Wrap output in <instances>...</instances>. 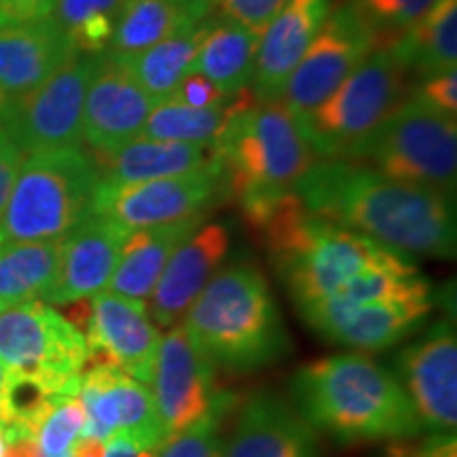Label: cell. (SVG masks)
Here are the masks:
<instances>
[{"instance_id": "obj_1", "label": "cell", "mask_w": 457, "mask_h": 457, "mask_svg": "<svg viewBox=\"0 0 457 457\" xmlns=\"http://www.w3.org/2000/svg\"><path fill=\"white\" fill-rule=\"evenodd\" d=\"M293 193L312 214L396 254L455 256V205L443 191L392 180L350 159H322L305 171Z\"/></svg>"}, {"instance_id": "obj_2", "label": "cell", "mask_w": 457, "mask_h": 457, "mask_svg": "<svg viewBox=\"0 0 457 457\" xmlns=\"http://www.w3.org/2000/svg\"><path fill=\"white\" fill-rule=\"evenodd\" d=\"M212 151L227 195L250 225H261L318 162L301 125L282 100L259 102L242 89L227 102Z\"/></svg>"}, {"instance_id": "obj_3", "label": "cell", "mask_w": 457, "mask_h": 457, "mask_svg": "<svg viewBox=\"0 0 457 457\" xmlns=\"http://www.w3.org/2000/svg\"><path fill=\"white\" fill-rule=\"evenodd\" d=\"M290 398L313 430L339 443L409 441L424 432L398 377L362 353L305 364L290 381Z\"/></svg>"}, {"instance_id": "obj_4", "label": "cell", "mask_w": 457, "mask_h": 457, "mask_svg": "<svg viewBox=\"0 0 457 457\" xmlns=\"http://www.w3.org/2000/svg\"><path fill=\"white\" fill-rule=\"evenodd\" d=\"M185 328L219 367L248 373L278 362L290 350L276 296L262 273L236 262L219 270L193 301Z\"/></svg>"}, {"instance_id": "obj_5", "label": "cell", "mask_w": 457, "mask_h": 457, "mask_svg": "<svg viewBox=\"0 0 457 457\" xmlns=\"http://www.w3.org/2000/svg\"><path fill=\"white\" fill-rule=\"evenodd\" d=\"M254 228L296 310L330 299L392 253L373 239L312 214L295 193L286 195Z\"/></svg>"}, {"instance_id": "obj_6", "label": "cell", "mask_w": 457, "mask_h": 457, "mask_svg": "<svg viewBox=\"0 0 457 457\" xmlns=\"http://www.w3.org/2000/svg\"><path fill=\"white\" fill-rule=\"evenodd\" d=\"M100 174L79 148L26 157L0 216V244L62 239L94 216Z\"/></svg>"}, {"instance_id": "obj_7", "label": "cell", "mask_w": 457, "mask_h": 457, "mask_svg": "<svg viewBox=\"0 0 457 457\" xmlns=\"http://www.w3.org/2000/svg\"><path fill=\"white\" fill-rule=\"evenodd\" d=\"M350 162L370 163L387 179L443 191L457 180V121L413 94L353 148Z\"/></svg>"}, {"instance_id": "obj_8", "label": "cell", "mask_w": 457, "mask_h": 457, "mask_svg": "<svg viewBox=\"0 0 457 457\" xmlns=\"http://www.w3.org/2000/svg\"><path fill=\"white\" fill-rule=\"evenodd\" d=\"M404 66L390 47H377L322 104L301 119L318 159H347L403 102Z\"/></svg>"}, {"instance_id": "obj_9", "label": "cell", "mask_w": 457, "mask_h": 457, "mask_svg": "<svg viewBox=\"0 0 457 457\" xmlns=\"http://www.w3.org/2000/svg\"><path fill=\"white\" fill-rule=\"evenodd\" d=\"M228 199L219 159L191 174L170 179L125 182H100L96 191L94 216L121 227L123 231L171 225L205 216L214 204Z\"/></svg>"}, {"instance_id": "obj_10", "label": "cell", "mask_w": 457, "mask_h": 457, "mask_svg": "<svg viewBox=\"0 0 457 457\" xmlns=\"http://www.w3.org/2000/svg\"><path fill=\"white\" fill-rule=\"evenodd\" d=\"M96 57L79 54L54 77L4 108L3 129L26 157L81 146L85 94Z\"/></svg>"}, {"instance_id": "obj_11", "label": "cell", "mask_w": 457, "mask_h": 457, "mask_svg": "<svg viewBox=\"0 0 457 457\" xmlns=\"http://www.w3.org/2000/svg\"><path fill=\"white\" fill-rule=\"evenodd\" d=\"M0 364L79 384L87 367V341L47 303H20L0 312Z\"/></svg>"}, {"instance_id": "obj_12", "label": "cell", "mask_w": 457, "mask_h": 457, "mask_svg": "<svg viewBox=\"0 0 457 457\" xmlns=\"http://www.w3.org/2000/svg\"><path fill=\"white\" fill-rule=\"evenodd\" d=\"M151 386L165 443L199 424L212 411H231L236 403L216 384V364L191 339L185 324H176L162 337Z\"/></svg>"}, {"instance_id": "obj_13", "label": "cell", "mask_w": 457, "mask_h": 457, "mask_svg": "<svg viewBox=\"0 0 457 457\" xmlns=\"http://www.w3.org/2000/svg\"><path fill=\"white\" fill-rule=\"evenodd\" d=\"M375 49V34L352 0L333 11L286 81L282 102L296 121L333 96Z\"/></svg>"}, {"instance_id": "obj_14", "label": "cell", "mask_w": 457, "mask_h": 457, "mask_svg": "<svg viewBox=\"0 0 457 457\" xmlns=\"http://www.w3.org/2000/svg\"><path fill=\"white\" fill-rule=\"evenodd\" d=\"M89 299L87 305H83V322H79V330L87 341L89 367L111 364L140 384H151L162 333L148 316L146 303L111 290H102Z\"/></svg>"}, {"instance_id": "obj_15", "label": "cell", "mask_w": 457, "mask_h": 457, "mask_svg": "<svg viewBox=\"0 0 457 457\" xmlns=\"http://www.w3.org/2000/svg\"><path fill=\"white\" fill-rule=\"evenodd\" d=\"M79 400L85 409L81 436L106 443L114 434H128L151 449L165 445L155 398L145 384L111 364H94L81 375Z\"/></svg>"}, {"instance_id": "obj_16", "label": "cell", "mask_w": 457, "mask_h": 457, "mask_svg": "<svg viewBox=\"0 0 457 457\" xmlns=\"http://www.w3.org/2000/svg\"><path fill=\"white\" fill-rule=\"evenodd\" d=\"M396 377L413 403L424 430L455 434L457 339L451 320H441L396 358Z\"/></svg>"}, {"instance_id": "obj_17", "label": "cell", "mask_w": 457, "mask_h": 457, "mask_svg": "<svg viewBox=\"0 0 457 457\" xmlns=\"http://www.w3.org/2000/svg\"><path fill=\"white\" fill-rule=\"evenodd\" d=\"M155 104L121 57L98 54L85 94L83 142L91 151H112L140 138Z\"/></svg>"}, {"instance_id": "obj_18", "label": "cell", "mask_w": 457, "mask_h": 457, "mask_svg": "<svg viewBox=\"0 0 457 457\" xmlns=\"http://www.w3.org/2000/svg\"><path fill=\"white\" fill-rule=\"evenodd\" d=\"M430 301H379L350 305L324 299L299 307L310 327L339 345L381 352L407 339L432 312Z\"/></svg>"}, {"instance_id": "obj_19", "label": "cell", "mask_w": 457, "mask_h": 457, "mask_svg": "<svg viewBox=\"0 0 457 457\" xmlns=\"http://www.w3.org/2000/svg\"><path fill=\"white\" fill-rule=\"evenodd\" d=\"M228 245L231 233L222 222H202L179 245L146 303L148 316L157 328H171L185 320L188 307L219 271Z\"/></svg>"}, {"instance_id": "obj_20", "label": "cell", "mask_w": 457, "mask_h": 457, "mask_svg": "<svg viewBox=\"0 0 457 457\" xmlns=\"http://www.w3.org/2000/svg\"><path fill=\"white\" fill-rule=\"evenodd\" d=\"M128 231L112 222L89 216L62 237L60 267L43 296L47 305H71L108 288Z\"/></svg>"}, {"instance_id": "obj_21", "label": "cell", "mask_w": 457, "mask_h": 457, "mask_svg": "<svg viewBox=\"0 0 457 457\" xmlns=\"http://www.w3.org/2000/svg\"><path fill=\"white\" fill-rule=\"evenodd\" d=\"M333 9V0H286L282 11L262 32L254 64V98L282 100L286 81L310 49Z\"/></svg>"}, {"instance_id": "obj_22", "label": "cell", "mask_w": 457, "mask_h": 457, "mask_svg": "<svg viewBox=\"0 0 457 457\" xmlns=\"http://www.w3.org/2000/svg\"><path fill=\"white\" fill-rule=\"evenodd\" d=\"M79 55L54 17L0 26V96L13 102Z\"/></svg>"}, {"instance_id": "obj_23", "label": "cell", "mask_w": 457, "mask_h": 457, "mask_svg": "<svg viewBox=\"0 0 457 457\" xmlns=\"http://www.w3.org/2000/svg\"><path fill=\"white\" fill-rule=\"evenodd\" d=\"M225 457H322L316 432L290 403L271 392L248 398L239 411Z\"/></svg>"}, {"instance_id": "obj_24", "label": "cell", "mask_w": 457, "mask_h": 457, "mask_svg": "<svg viewBox=\"0 0 457 457\" xmlns=\"http://www.w3.org/2000/svg\"><path fill=\"white\" fill-rule=\"evenodd\" d=\"M100 182L125 185L191 174L214 162L212 145L136 138L112 151H91Z\"/></svg>"}, {"instance_id": "obj_25", "label": "cell", "mask_w": 457, "mask_h": 457, "mask_svg": "<svg viewBox=\"0 0 457 457\" xmlns=\"http://www.w3.org/2000/svg\"><path fill=\"white\" fill-rule=\"evenodd\" d=\"M205 216H197V219L171 222V225L129 231L121 245V254H119L111 282H108V290L146 303L171 254L202 225Z\"/></svg>"}, {"instance_id": "obj_26", "label": "cell", "mask_w": 457, "mask_h": 457, "mask_svg": "<svg viewBox=\"0 0 457 457\" xmlns=\"http://www.w3.org/2000/svg\"><path fill=\"white\" fill-rule=\"evenodd\" d=\"M212 13V0H128L119 13L108 51L140 54L191 30Z\"/></svg>"}, {"instance_id": "obj_27", "label": "cell", "mask_w": 457, "mask_h": 457, "mask_svg": "<svg viewBox=\"0 0 457 457\" xmlns=\"http://www.w3.org/2000/svg\"><path fill=\"white\" fill-rule=\"evenodd\" d=\"M259 43L261 37L237 21L222 15L208 17L191 72L204 74L225 98H231L253 83Z\"/></svg>"}, {"instance_id": "obj_28", "label": "cell", "mask_w": 457, "mask_h": 457, "mask_svg": "<svg viewBox=\"0 0 457 457\" xmlns=\"http://www.w3.org/2000/svg\"><path fill=\"white\" fill-rule=\"evenodd\" d=\"M387 47L404 71H413L424 79L453 71L457 62V0H436L428 13Z\"/></svg>"}, {"instance_id": "obj_29", "label": "cell", "mask_w": 457, "mask_h": 457, "mask_svg": "<svg viewBox=\"0 0 457 457\" xmlns=\"http://www.w3.org/2000/svg\"><path fill=\"white\" fill-rule=\"evenodd\" d=\"M62 239L0 244V307L43 301L60 267Z\"/></svg>"}, {"instance_id": "obj_30", "label": "cell", "mask_w": 457, "mask_h": 457, "mask_svg": "<svg viewBox=\"0 0 457 457\" xmlns=\"http://www.w3.org/2000/svg\"><path fill=\"white\" fill-rule=\"evenodd\" d=\"M79 384H64L38 373L7 370L0 387V424L9 438H34L38 426L62 398L77 396Z\"/></svg>"}, {"instance_id": "obj_31", "label": "cell", "mask_w": 457, "mask_h": 457, "mask_svg": "<svg viewBox=\"0 0 457 457\" xmlns=\"http://www.w3.org/2000/svg\"><path fill=\"white\" fill-rule=\"evenodd\" d=\"M205 28H208V17L202 24L179 34V37L153 45L140 54L119 57L134 74L136 81L142 85V89L159 104V102L170 100L182 79L191 74L199 45L205 37Z\"/></svg>"}, {"instance_id": "obj_32", "label": "cell", "mask_w": 457, "mask_h": 457, "mask_svg": "<svg viewBox=\"0 0 457 457\" xmlns=\"http://www.w3.org/2000/svg\"><path fill=\"white\" fill-rule=\"evenodd\" d=\"M128 0H55L51 17L83 55L104 54L111 47L119 13Z\"/></svg>"}, {"instance_id": "obj_33", "label": "cell", "mask_w": 457, "mask_h": 457, "mask_svg": "<svg viewBox=\"0 0 457 457\" xmlns=\"http://www.w3.org/2000/svg\"><path fill=\"white\" fill-rule=\"evenodd\" d=\"M227 102L208 108H193L174 100L159 102L148 114L140 136L151 140L212 145L216 131L225 119Z\"/></svg>"}, {"instance_id": "obj_34", "label": "cell", "mask_w": 457, "mask_h": 457, "mask_svg": "<svg viewBox=\"0 0 457 457\" xmlns=\"http://www.w3.org/2000/svg\"><path fill=\"white\" fill-rule=\"evenodd\" d=\"M377 38V47H387L428 13L436 0H352Z\"/></svg>"}, {"instance_id": "obj_35", "label": "cell", "mask_w": 457, "mask_h": 457, "mask_svg": "<svg viewBox=\"0 0 457 457\" xmlns=\"http://www.w3.org/2000/svg\"><path fill=\"white\" fill-rule=\"evenodd\" d=\"M85 428V409L77 396L62 398L38 426L34 441L45 457H71Z\"/></svg>"}, {"instance_id": "obj_36", "label": "cell", "mask_w": 457, "mask_h": 457, "mask_svg": "<svg viewBox=\"0 0 457 457\" xmlns=\"http://www.w3.org/2000/svg\"><path fill=\"white\" fill-rule=\"evenodd\" d=\"M228 411H212L199 424L170 438L159 451V457H225L220 426Z\"/></svg>"}, {"instance_id": "obj_37", "label": "cell", "mask_w": 457, "mask_h": 457, "mask_svg": "<svg viewBox=\"0 0 457 457\" xmlns=\"http://www.w3.org/2000/svg\"><path fill=\"white\" fill-rule=\"evenodd\" d=\"M284 4L286 0H212V7L222 17L237 21L256 37H262Z\"/></svg>"}, {"instance_id": "obj_38", "label": "cell", "mask_w": 457, "mask_h": 457, "mask_svg": "<svg viewBox=\"0 0 457 457\" xmlns=\"http://www.w3.org/2000/svg\"><path fill=\"white\" fill-rule=\"evenodd\" d=\"M421 100L432 104L445 114L455 117L457 114V68L441 74L428 77L421 87L415 91Z\"/></svg>"}, {"instance_id": "obj_39", "label": "cell", "mask_w": 457, "mask_h": 457, "mask_svg": "<svg viewBox=\"0 0 457 457\" xmlns=\"http://www.w3.org/2000/svg\"><path fill=\"white\" fill-rule=\"evenodd\" d=\"M26 162V155L21 148L15 145L13 138L0 125V216H3L7 202L13 191L17 176H20L21 165Z\"/></svg>"}, {"instance_id": "obj_40", "label": "cell", "mask_w": 457, "mask_h": 457, "mask_svg": "<svg viewBox=\"0 0 457 457\" xmlns=\"http://www.w3.org/2000/svg\"><path fill=\"white\" fill-rule=\"evenodd\" d=\"M170 100L180 102V104L193 108H208L222 104V102L228 98H225V96L216 89V85L210 81V79H205L204 74L191 72L182 79V83L176 87L174 96H171Z\"/></svg>"}, {"instance_id": "obj_41", "label": "cell", "mask_w": 457, "mask_h": 457, "mask_svg": "<svg viewBox=\"0 0 457 457\" xmlns=\"http://www.w3.org/2000/svg\"><path fill=\"white\" fill-rule=\"evenodd\" d=\"M55 0H0V26L26 24L49 17Z\"/></svg>"}, {"instance_id": "obj_42", "label": "cell", "mask_w": 457, "mask_h": 457, "mask_svg": "<svg viewBox=\"0 0 457 457\" xmlns=\"http://www.w3.org/2000/svg\"><path fill=\"white\" fill-rule=\"evenodd\" d=\"M394 457H457L455 434H430L415 447H398Z\"/></svg>"}, {"instance_id": "obj_43", "label": "cell", "mask_w": 457, "mask_h": 457, "mask_svg": "<svg viewBox=\"0 0 457 457\" xmlns=\"http://www.w3.org/2000/svg\"><path fill=\"white\" fill-rule=\"evenodd\" d=\"M104 457H159V449H151L128 434H114L104 445Z\"/></svg>"}, {"instance_id": "obj_44", "label": "cell", "mask_w": 457, "mask_h": 457, "mask_svg": "<svg viewBox=\"0 0 457 457\" xmlns=\"http://www.w3.org/2000/svg\"><path fill=\"white\" fill-rule=\"evenodd\" d=\"M3 457H45L38 449V445L30 436H15L9 438L7 451Z\"/></svg>"}, {"instance_id": "obj_45", "label": "cell", "mask_w": 457, "mask_h": 457, "mask_svg": "<svg viewBox=\"0 0 457 457\" xmlns=\"http://www.w3.org/2000/svg\"><path fill=\"white\" fill-rule=\"evenodd\" d=\"M104 445L98 438L81 436L72 447V457H104Z\"/></svg>"}, {"instance_id": "obj_46", "label": "cell", "mask_w": 457, "mask_h": 457, "mask_svg": "<svg viewBox=\"0 0 457 457\" xmlns=\"http://www.w3.org/2000/svg\"><path fill=\"white\" fill-rule=\"evenodd\" d=\"M7 445H9L7 430H4V426L0 424V457H3V455H4V451H7Z\"/></svg>"}, {"instance_id": "obj_47", "label": "cell", "mask_w": 457, "mask_h": 457, "mask_svg": "<svg viewBox=\"0 0 457 457\" xmlns=\"http://www.w3.org/2000/svg\"><path fill=\"white\" fill-rule=\"evenodd\" d=\"M4 108H7V100L0 96V125H3V117H4Z\"/></svg>"}, {"instance_id": "obj_48", "label": "cell", "mask_w": 457, "mask_h": 457, "mask_svg": "<svg viewBox=\"0 0 457 457\" xmlns=\"http://www.w3.org/2000/svg\"><path fill=\"white\" fill-rule=\"evenodd\" d=\"M4 375H7V369L3 367V364H0V387H3V381H4Z\"/></svg>"}, {"instance_id": "obj_49", "label": "cell", "mask_w": 457, "mask_h": 457, "mask_svg": "<svg viewBox=\"0 0 457 457\" xmlns=\"http://www.w3.org/2000/svg\"><path fill=\"white\" fill-rule=\"evenodd\" d=\"M0 312H3V307H0Z\"/></svg>"}]
</instances>
